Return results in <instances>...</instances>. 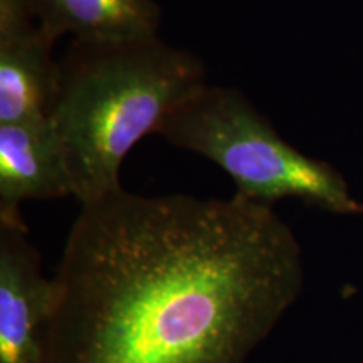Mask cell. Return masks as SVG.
Returning <instances> with one entry per match:
<instances>
[{
  "label": "cell",
  "mask_w": 363,
  "mask_h": 363,
  "mask_svg": "<svg viewBox=\"0 0 363 363\" xmlns=\"http://www.w3.org/2000/svg\"><path fill=\"white\" fill-rule=\"evenodd\" d=\"M158 135L214 162L230 177L235 195L274 207L283 199L335 212L362 214L347 182L330 163L298 152L239 89L203 84L180 104Z\"/></svg>",
  "instance_id": "3957f363"
},
{
  "label": "cell",
  "mask_w": 363,
  "mask_h": 363,
  "mask_svg": "<svg viewBox=\"0 0 363 363\" xmlns=\"http://www.w3.org/2000/svg\"><path fill=\"white\" fill-rule=\"evenodd\" d=\"M44 363H247L305 283L274 207L123 187L81 206Z\"/></svg>",
  "instance_id": "6da1fadb"
},
{
  "label": "cell",
  "mask_w": 363,
  "mask_h": 363,
  "mask_svg": "<svg viewBox=\"0 0 363 363\" xmlns=\"http://www.w3.org/2000/svg\"><path fill=\"white\" fill-rule=\"evenodd\" d=\"M24 0H0V125L48 116L61 65Z\"/></svg>",
  "instance_id": "5b68a950"
},
{
  "label": "cell",
  "mask_w": 363,
  "mask_h": 363,
  "mask_svg": "<svg viewBox=\"0 0 363 363\" xmlns=\"http://www.w3.org/2000/svg\"><path fill=\"white\" fill-rule=\"evenodd\" d=\"M54 298L27 225L0 222V363H44Z\"/></svg>",
  "instance_id": "277c9868"
},
{
  "label": "cell",
  "mask_w": 363,
  "mask_h": 363,
  "mask_svg": "<svg viewBox=\"0 0 363 363\" xmlns=\"http://www.w3.org/2000/svg\"><path fill=\"white\" fill-rule=\"evenodd\" d=\"M67 195L71 175L51 116L0 125V222L26 224L22 203Z\"/></svg>",
  "instance_id": "8992f818"
},
{
  "label": "cell",
  "mask_w": 363,
  "mask_h": 363,
  "mask_svg": "<svg viewBox=\"0 0 363 363\" xmlns=\"http://www.w3.org/2000/svg\"><path fill=\"white\" fill-rule=\"evenodd\" d=\"M49 111L81 206L121 189V163L206 83L202 59L158 35L74 43L59 61Z\"/></svg>",
  "instance_id": "7a4b0ae2"
},
{
  "label": "cell",
  "mask_w": 363,
  "mask_h": 363,
  "mask_svg": "<svg viewBox=\"0 0 363 363\" xmlns=\"http://www.w3.org/2000/svg\"><path fill=\"white\" fill-rule=\"evenodd\" d=\"M29 12L54 40L123 43L158 35L162 22L155 0H24Z\"/></svg>",
  "instance_id": "52a82bcc"
},
{
  "label": "cell",
  "mask_w": 363,
  "mask_h": 363,
  "mask_svg": "<svg viewBox=\"0 0 363 363\" xmlns=\"http://www.w3.org/2000/svg\"><path fill=\"white\" fill-rule=\"evenodd\" d=\"M362 214H363V207H362Z\"/></svg>",
  "instance_id": "ba28073f"
}]
</instances>
